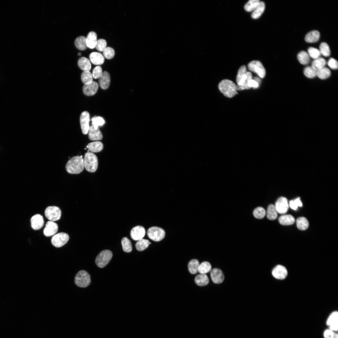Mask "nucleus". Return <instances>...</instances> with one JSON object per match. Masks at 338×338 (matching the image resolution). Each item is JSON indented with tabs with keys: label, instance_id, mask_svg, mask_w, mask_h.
I'll list each match as a JSON object with an SVG mask.
<instances>
[{
	"label": "nucleus",
	"instance_id": "24",
	"mask_svg": "<svg viewBox=\"0 0 338 338\" xmlns=\"http://www.w3.org/2000/svg\"><path fill=\"white\" fill-rule=\"evenodd\" d=\"M78 64L79 67L84 71H90L91 68L90 60L85 57L79 58L78 60Z\"/></svg>",
	"mask_w": 338,
	"mask_h": 338
},
{
	"label": "nucleus",
	"instance_id": "42",
	"mask_svg": "<svg viewBox=\"0 0 338 338\" xmlns=\"http://www.w3.org/2000/svg\"><path fill=\"white\" fill-rule=\"evenodd\" d=\"M321 54L325 57L329 56L330 54V47L328 45L324 42L321 43L319 47V49Z\"/></svg>",
	"mask_w": 338,
	"mask_h": 338
},
{
	"label": "nucleus",
	"instance_id": "38",
	"mask_svg": "<svg viewBox=\"0 0 338 338\" xmlns=\"http://www.w3.org/2000/svg\"><path fill=\"white\" fill-rule=\"evenodd\" d=\"M260 1L259 0H250L245 5V10L248 12L253 11L258 6Z\"/></svg>",
	"mask_w": 338,
	"mask_h": 338
},
{
	"label": "nucleus",
	"instance_id": "8",
	"mask_svg": "<svg viewBox=\"0 0 338 338\" xmlns=\"http://www.w3.org/2000/svg\"><path fill=\"white\" fill-rule=\"evenodd\" d=\"M69 239V236L67 233L63 232L59 233L53 236L51 239V242L54 246L59 248L65 244Z\"/></svg>",
	"mask_w": 338,
	"mask_h": 338
},
{
	"label": "nucleus",
	"instance_id": "32",
	"mask_svg": "<svg viewBox=\"0 0 338 338\" xmlns=\"http://www.w3.org/2000/svg\"><path fill=\"white\" fill-rule=\"evenodd\" d=\"M307 52L302 51L298 54L297 58L300 63L303 65H306L309 63L310 58Z\"/></svg>",
	"mask_w": 338,
	"mask_h": 338
},
{
	"label": "nucleus",
	"instance_id": "30",
	"mask_svg": "<svg viewBox=\"0 0 338 338\" xmlns=\"http://www.w3.org/2000/svg\"><path fill=\"white\" fill-rule=\"evenodd\" d=\"M195 282L197 285L202 286L208 284L209 280L206 274H200L195 277Z\"/></svg>",
	"mask_w": 338,
	"mask_h": 338
},
{
	"label": "nucleus",
	"instance_id": "39",
	"mask_svg": "<svg viewBox=\"0 0 338 338\" xmlns=\"http://www.w3.org/2000/svg\"><path fill=\"white\" fill-rule=\"evenodd\" d=\"M150 242L148 240L141 239L138 241L135 244L136 249L139 251H142L146 249L149 246Z\"/></svg>",
	"mask_w": 338,
	"mask_h": 338
},
{
	"label": "nucleus",
	"instance_id": "7",
	"mask_svg": "<svg viewBox=\"0 0 338 338\" xmlns=\"http://www.w3.org/2000/svg\"><path fill=\"white\" fill-rule=\"evenodd\" d=\"M45 215L49 221H55L59 220L61 217V211L58 207L49 206L45 210Z\"/></svg>",
	"mask_w": 338,
	"mask_h": 338
},
{
	"label": "nucleus",
	"instance_id": "23",
	"mask_svg": "<svg viewBox=\"0 0 338 338\" xmlns=\"http://www.w3.org/2000/svg\"><path fill=\"white\" fill-rule=\"evenodd\" d=\"M97 36L96 33L93 31L90 32L86 37V42L87 47L90 49L95 48L97 42Z\"/></svg>",
	"mask_w": 338,
	"mask_h": 338
},
{
	"label": "nucleus",
	"instance_id": "45",
	"mask_svg": "<svg viewBox=\"0 0 338 338\" xmlns=\"http://www.w3.org/2000/svg\"><path fill=\"white\" fill-rule=\"evenodd\" d=\"M91 120L92 125L96 129L98 128L99 126L103 125L105 123L104 119L100 116H95L92 118Z\"/></svg>",
	"mask_w": 338,
	"mask_h": 338
},
{
	"label": "nucleus",
	"instance_id": "29",
	"mask_svg": "<svg viewBox=\"0 0 338 338\" xmlns=\"http://www.w3.org/2000/svg\"><path fill=\"white\" fill-rule=\"evenodd\" d=\"M265 8V4L263 2H260V3L255 9L253 11L251 14L252 18L254 19L259 18L264 12Z\"/></svg>",
	"mask_w": 338,
	"mask_h": 338
},
{
	"label": "nucleus",
	"instance_id": "33",
	"mask_svg": "<svg viewBox=\"0 0 338 338\" xmlns=\"http://www.w3.org/2000/svg\"><path fill=\"white\" fill-rule=\"evenodd\" d=\"M331 74L330 70L328 68L325 67L317 71L316 76L321 79H325L330 77Z\"/></svg>",
	"mask_w": 338,
	"mask_h": 338
},
{
	"label": "nucleus",
	"instance_id": "55",
	"mask_svg": "<svg viewBox=\"0 0 338 338\" xmlns=\"http://www.w3.org/2000/svg\"><path fill=\"white\" fill-rule=\"evenodd\" d=\"M253 79L256 81L259 84H260L261 80L259 78L255 77Z\"/></svg>",
	"mask_w": 338,
	"mask_h": 338
},
{
	"label": "nucleus",
	"instance_id": "52",
	"mask_svg": "<svg viewBox=\"0 0 338 338\" xmlns=\"http://www.w3.org/2000/svg\"><path fill=\"white\" fill-rule=\"evenodd\" d=\"M323 335L324 338H338L337 334L329 329L324 331Z\"/></svg>",
	"mask_w": 338,
	"mask_h": 338
},
{
	"label": "nucleus",
	"instance_id": "14",
	"mask_svg": "<svg viewBox=\"0 0 338 338\" xmlns=\"http://www.w3.org/2000/svg\"><path fill=\"white\" fill-rule=\"evenodd\" d=\"M252 79V76L251 73L250 72L247 71L244 74L239 82L237 83L236 85L237 90H242L245 89H248L250 88L248 86V81Z\"/></svg>",
	"mask_w": 338,
	"mask_h": 338
},
{
	"label": "nucleus",
	"instance_id": "26",
	"mask_svg": "<svg viewBox=\"0 0 338 338\" xmlns=\"http://www.w3.org/2000/svg\"><path fill=\"white\" fill-rule=\"evenodd\" d=\"M86 147L91 152H98L102 150L103 145L101 142L95 141L89 143Z\"/></svg>",
	"mask_w": 338,
	"mask_h": 338
},
{
	"label": "nucleus",
	"instance_id": "20",
	"mask_svg": "<svg viewBox=\"0 0 338 338\" xmlns=\"http://www.w3.org/2000/svg\"><path fill=\"white\" fill-rule=\"evenodd\" d=\"M88 133L89 138L91 140H100L102 138V134L99 128H95L92 125L90 127Z\"/></svg>",
	"mask_w": 338,
	"mask_h": 338
},
{
	"label": "nucleus",
	"instance_id": "17",
	"mask_svg": "<svg viewBox=\"0 0 338 338\" xmlns=\"http://www.w3.org/2000/svg\"><path fill=\"white\" fill-rule=\"evenodd\" d=\"M98 87V83L94 81L88 84H84L83 87V93L87 96L93 95L97 92Z\"/></svg>",
	"mask_w": 338,
	"mask_h": 338
},
{
	"label": "nucleus",
	"instance_id": "43",
	"mask_svg": "<svg viewBox=\"0 0 338 338\" xmlns=\"http://www.w3.org/2000/svg\"><path fill=\"white\" fill-rule=\"evenodd\" d=\"M316 71L311 66H307L304 69V74L308 78H313L316 76Z\"/></svg>",
	"mask_w": 338,
	"mask_h": 338
},
{
	"label": "nucleus",
	"instance_id": "44",
	"mask_svg": "<svg viewBox=\"0 0 338 338\" xmlns=\"http://www.w3.org/2000/svg\"><path fill=\"white\" fill-rule=\"evenodd\" d=\"M307 51L310 57L314 59L320 57L321 55L319 50L314 47H309Z\"/></svg>",
	"mask_w": 338,
	"mask_h": 338
},
{
	"label": "nucleus",
	"instance_id": "51",
	"mask_svg": "<svg viewBox=\"0 0 338 338\" xmlns=\"http://www.w3.org/2000/svg\"><path fill=\"white\" fill-rule=\"evenodd\" d=\"M247 72L246 67L243 65L239 69L236 77V82L238 83L241 79L243 75Z\"/></svg>",
	"mask_w": 338,
	"mask_h": 338
},
{
	"label": "nucleus",
	"instance_id": "3",
	"mask_svg": "<svg viewBox=\"0 0 338 338\" xmlns=\"http://www.w3.org/2000/svg\"><path fill=\"white\" fill-rule=\"evenodd\" d=\"M84 167L87 171L90 172H94L96 171L98 168V158L93 153H86L84 155Z\"/></svg>",
	"mask_w": 338,
	"mask_h": 338
},
{
	"label": "nucleus",
	"instance_id": "10",
	"mask_svg": "<svg viewBox=\"0 0 338 338\" xmlns=\"http://www.w3.org/2000/svg\"><path fill=\"white\" fill-rule=\"evenodd\" d=\"M90 120V115L89 113L87 111L82 112L80 116V122L82 132L84 134H87L88 132L90 127L89 124Z\"/></svg>",
	"mask_w": 338,
	"mask_h": 338
},
{
	"label": "nucleus",
	"instance_id": "41",
	"mask_svg": "<svg viewBox=\"0 0 338 338\" xmlns=\"http://www.w3.org/2000/svg\"><path fill=\"white\" fill-rule=\"evenodd\" d=\"M121 244L124 251L129 253L132 250V244L130 241L126 237H124L121 240Z\"/></svg>",
	"mask_w": 338,
	"mask_h": 338
},
{
	"label": "nucleus",
	"instance_id": "28",
	"mask_svg": "<svg viewBox=\"0 0 338 338\" xmlns=\"http://www.w3.org/2000/svg\"><path fill=\"white\" fill-rule=\"evenodd\" d=\"M74 44L78 49L84 50L86 49L87 47L86 42V37L83 36L77 37L74 41Z\"/></svg>",
	"mask_w": 338,
	"mask_h": 338
},
{
	"label": "nucleus",
	"instance_id": "16",
	"mask_svg": "<svg viewBox=\"0 0 338 338\" xmlns=\"http://www.w3.org/2000/svg\"><path fill=\"white\" fill-rule=\"evenodd\" d=\"M287 274L286 268L280 265L276 266L272 271V274L274 277L279 279H284L287 276Z\"/></svg>",
	"mask_w": 338,
	"mask_h": 338
},
{
	"label": "nucleus",
	"instance_id": "35",
	"mask_svg": "<svg viewBox=\"0 0 338 338\" xmlns=\"http://www.w3.org/2000/svg\"><path fill=\"white\" fill-rule=\"evenodd\" d=\"M267 218L271 220H274L276 219L278 216V212L275 206L270 204L268 206L267 210Z\"/></svg>",
	"mask_w": 338,
	"mask_h": 338
},
{
	"label": "nucleus",
	"instance_id": "5",
	"mask_svg": "<svg viewBox=\"0 0 338 338\" xmlns=\"http://www.w3.org/2000/svg\"><path fill=\"white\" fill-rule=\"evenodd\" d=\"M112 257V253L110 251L103 250L96 257L95 260L96 264L99 268H103L108 264Z\"/></svg>",
	"mask_w": 338,
	"mask_h": 338
},
{
	"label": "nucleus",
	"instance_id": "4",
	"mask_svg": "<svg viewBox=\"0 0 338 338\" xmlns=\"http://www.w3.org/2000/svg\"><path fill=\"white\" fill-rule=\"evenodd\" d=\"M90 276L85 270H80L76 274L74 283L78 286L81 288L86 287L90 285Z\"/></svg>",
	"mask_w": 338,
	"mask_h": 338
},
{
	"label": "nucleus",
	"instance_id": "49",
	"mask_svg": "<svg viewBox=\"0 0 338 338\" xmlns=\"http://www.w3.org/2000/svg\"><path fill=\"white\" fill-rule=\"evenodd\" d=\"M103 73L102 70L101 66H97L94 69L92 73L93 77L94 79H99Z\"/></svg>",
	"mask_w": 338,
	"mask_h": 338
},
{
	"label": "nucleus",
	"instance_id": "36",
	"mask_svg": "<svg viewBox=\"0 0 338 338\" xmlns=\"http://www.w3.org/2000/svg\"><path fill=\"white\" fill-rule=\"evenodd\" d=\"M297 226L301 230H305L308 227L309 223L307 219L304 217L298 218L296 220Z\"/></svg>",
	"mask_w": 338,
	"mask_h": 338
},
{
	"label": "nucleus",
	"instance_id": "56",
	"mask_svg": "<svg viewBox=\"0 0 338 338\" xmlns=\"http://www.w3.org/2000/svg\"><path fill=\"white\" fill-rule=\"evenodd\" d=\"M78 55H79V56H80V55H81V53H78Z\"/></svg>",
	"mask_w": 338,
	"mask_h": 338
},
{
	"label": "nucleus",
	"instance_id": "46",
	"mask_svg": "<svg viewBox=\"0 0 338 338\" xmlns=\"http://www.w3.org/2000/svg\"><path fill=\"white\" fill-rule=\"evenodd\" d=\"M265 210L264 208L261 207H259L256 208L253 211V215L254 217L258 219L263 218L265 214Z\"/></svg>",
	"mask_w": 338,
	"mask_h": 338
},
{
	"label": "nucleus",
	"instance_id": "40",
	"mask_svg": "<svg viewBox=\"0 0 338 338\" xmlns=\"http://www.w3.org/2000/svg\"><path fill=\"white\" fill-rule=\"evenodd\" d=\"M81 79L84 84H90L93 81L92 74L90 71H84L81 75Z\"/></svg>",
	"mask_w": 338,
	"mask_h": 338
},
{
	"label": "nucleus",
	"instance_id": "47",
	"mask_svg": "<svg viewBox=\"0 0 338 338\" xmlns=\"http://www.w3.org/2000/svg\"><path fill=\"white\" fill-rule=\"evenodd\" d=\"M103 54L104 57L108 59H111L113 58L115 54L114 50L110 47H107L103 51Z\"/></svg>",
	"mask_w": 338,
	"mask_h": 338
},
{
	"label": "nucleus",
	"instance_id": "31",
	"mask_svg": "<svg viewBox=\"0 0 338 338\" xmlns=\"http://www.w3.org/2000/svg\"><path fill=\"white\" fill-rule=\"evenodd\" d=\"M279 221L280 223L282 225H290L294 223L295 219L291 215H284L279 217Z\"/></svg>",
	"mask_w": 338,
	"mask_h": 338
},
{
	"label": "nucleus",
	"instance_id": "53",
	"mask_svg": "<svg viewBox=\"0 0 338 338\" xmlns=\"http://www.w3.org/2000/svg\"><path fill=\"white\" fill-rule=\"evenodd\" d=\"M327 64L328 66L332 69H338V62L333 58H330Z\"/></svg>",
	"mask_w": 338,
	"mask_h": 338
},
{
	"label": "nucleus",
	"instance_id": "37",
	"mask_svg": "<svg viewBox=\"0 0 338 338\" xmlns=\"http://www.w3.org/2000/svg\"><path fill=\"white\" fill-rule=\"evenodd\" d=\"M211 265L207 261H205L199 264L198 271L200 274H206L211 270Z\"/></svg>",
	"mask_w": 338,
	"mask_h": 338
},
{
	"label": "nucleus",
	"instance_id": "54",
	"mask_svg": "<svg viewBox=\"0 0 338 338\" xmlns=\"http://www.w3.org/2000/svg\"><path fill=\"white\" fill-rule=\"evenodd\" d=\"M259 84L255 80L252 79L250 80L248 83V86L250 89L252 88L256 89L259 87Z\"/></svg>",
	"mask_w": 338,
	"mask_h": 338
},
{
	"label": "nucleus",
	"instance_id": "18",
	"mask_svg": "<svg viewBox=\"0 0 338 338\" xmlns=\"http://www.w3.org/2000/svg\"><path fill=\"white\" fill-rule=\"evenodd\" d=\"M210 275L213 282L216 284L222 283L224 279L223 272L219 269L214 268L211 270Z\"/></svg>",
	"mask_w": 338,
	"mask_h": 338
},
{
	"label": "nucleus",
	"instance_id": "19",
	"mask_svg": "<svg viewBox=\"0 0 338 338\" xmlns=\"http://www.w3.org/2000/svg\"><path fill=\"white\" fill-rule=\"evenodd\" d=\"M30 222L31 227L35 230L41 228L44 223L43 216L39 214H36L33 216L31 218Z\"/></svg>",
	"mask_w": 338,
	"mask_h": 338
},
{
	"label": "nucleus",
	"instance_id": "34",
	"mask_svg": "<svg viewBox=\"0 0 338 338\" xmlns=\"http://www.w3.org/2000/svg\"><path fill=\"white\" fill-rule=\"evenodd\" d=\"M199 264V261L196 259L191 260L188 265L190 273L192 274H196L198 272V269Z\"/></svg>",
	"mask_w": 338,
	"mask_h": 338
},
{
	"label": "nucleus",
	"instance_id": "21",
	"mask_svg": "<svg viewBox=\"0 0 338 338\" xmlns=\"http://www.w3.org/2000/svg\"><path fill=\"white\" fill-rule=\"evenodd\" d=\"M110 83V76L109 73L106 71H104L99 80L100 87L103 90H106L109 87Z\"/></svg>",
	"mask_w": 338,
	"mask_h": 338
},
{
	"label": "nucleus",
	"instance_id": "27",
	"mask_svg": "<svg viewBox=\"0 0 338 338\" xmlns=\"http://www.w3.org/2000/svg\"><path fill=\"white\" fill-rule=\"evenodd\" d=\"M326 64V60L322 57H320L314 59L312 62L311 66L317 71L325 67Z\"/></svg>",
	"mask_w": 338,
	"mask_h": 338
},
{
	"label": "nucleus",
	"instance_id": "48",
	"mask_svg": "<svg viewBox=\"0 0 338 338\" xmlns=\"http://www.w3.org/2000/svg\"><path fill=\"white\" fill-rule=\"evenodd\" d=\"M107 42L103 39H100L97 40L95 47L96 49L100 52H103L106 48Z\"/></svg>",
	"mask_w": 338,
	"mask_h": 338
},
{
	"label": "nucleus",
	"instance_id": "12",
	"mask_svg": "<svg viewBox=\"0 0 338 338\" xmlns=\"http://www.w3.org/2000/svg\"><path fill=\"white\" fill-rule=\"evenodd\" d=\"M338 313L335 311L332 313L329 316L326 321V324L329 327V329L337 331L338 329Z\"/></svg>",
	"mask_w": 338,
	"mask_h": 338
},
{
	"label": "nucleus",
	"instance_id": "22",
	"mask_svg": "<svg viewBox=\"0 0 338 338\" xmlns=\"http://www.w3.org/2000/svg\"><path fill=\"white\" fill-rule=\"evenodd\" d=\"M89 58L91 62L96 65L102 64L104 63L105 60L103 55L97 52L91 53L90 55Z\"/></svg>",
	"mask_w": 338,
	"mask_h": 338
},
{
	"label": "nucleus",
	"instance_id": "50",
	"mask_svg": "<svg viewBox=\"0 0 338 338\" xmlns=\"http://www.w3.org/2000/svg\"><path fill=\"white\" fill-rule=\"evenodd\" d=\"M289 206L290 207L293 209L296 210L298 206L302 207V204L300 200V198L298 197L294 200H292L289 202Z\"/></svg>",
	"mask_w": 338,
	"mask_h": 338
},
{
	"label": "nucleus",
	"instance_id": "25",
	"mask_svg": "<svg viewBox=\"0 0 338 338\" xmlns=\"http://www.w3.org/2000/svg\"><path fill=\"white\" fill-rule=\"evenodd\" d=\"M320 37V33L317 30H313L308 33L306 35L305 39L306 42L309 43H314L317 42Z\"/></svg>",
	"mask_w": 338,
	"mask_h": 338
},
{
	"label": "nucleus",
	"instance_id": "1",
	"mask_svg": "<svg viewBox=\"0 0 338 338\" xmlns=\"http://www.w3.org/2000/svg\"><path fill=\"white\" fill-rule=\"evenodd\" d=\"M84 167L83 158L80 156H76L70 158L65 166L67 172L71 174H78L81 173Z\"/></svg>",
	"mask_w": 338,
	"mask_h": 338
},
{
	"label": "nucleus",
	"instance_id": "6",
	"mask_svg": "<svg viewBox=\"0 0 338 338\" xmlns=\"http://www.w3.org/2000/svg\"><path fill=\"white\" fill-rule=\"evenodd\" d=\"M164 230L161 228L157 227H152L149 228L147 232L149 238L151 239L156 242L160 241L165 236Z\"/></svg>",
	"mask_w": 338,
	"mask_h": 338
},
{
	"label": "nucleus",
	"instance_id": "9",
	"mask_svg": "<svg viewBox=\"0 0 338 338\" xmlns=\"http://www.w3.org/2000/svg\"><path fill=\"white\" fill-rule=\"evenodd\" d=\"M248 66L249 70L256 73L261 78L264 77L266 74L265 70L260 61H252L248 64Z\"/></svg>",
	"mask_w": 338,
	"mask_h": 338
},
{
	"label": "nucleus",
	"instance_id": "2",
	"mask_svg": "<svg viewBox=\"0 0 338 338\" xmlns=\"http://www.w3.org/2000/svg\"><path fill=\"white\" fill-rule=\"evenodd\" d=\"M218 88L221 93L228 98H232L238 94L236 85L229 79H225L221 81L218 84Z\"/></svg>",
	"mask_w": 338,
	"mask_h": 338
},
{
	"label": "nucleus",
	"instance_id": "11",
	"mask_svg": "<svg viewBox=\"0 0 338 338\" xmlns=\"http://www.w3.org/2000/svg\"><path fill=\"white\" fill-rule=\"evenodd\" d=\"M275 207L278 213L280 214L286 213L289 208L287 199L284 197L279 198L275 203Z\"/></svg>",
	"mask_w": 338,
	"mask_h": 338
},
{
	"label": "nucleus",
	"instance_id": "15",
	"mask_svg": "<svg viewBox=\"0 0 338 338\" xmlns=\"http://www.w3.org/2000/svg\"><path fill=\"white\" fill-rule=\"evenodd\" d=\"M58 224L54 222L48 221L45 225L43 232L44 235L46 237L54 235L57 232Z\"/></svg>",
	"mask_w": 338,
	"mask_h": 338
},
{
	"label": "nucleus",
	"instance_id": "13",
	"mask_svg": "<svg viewBox=\"0 0 338 338\" xmlns=\"http://www.w3.org/2000/svg\"><path fill=\"white\" fill-rule=\"evenodd\" d=\"M145 233L144 228L141 226H137L133 227L131 231V237L135 241H138L143 238Z\"/></svg>",
	"mask_w": 338,
	"mask_h": 338
}]
</instances>
